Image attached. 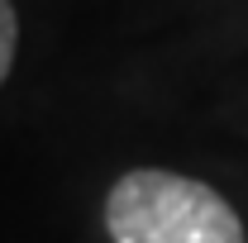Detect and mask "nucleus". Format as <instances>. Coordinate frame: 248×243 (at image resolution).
<instances>
[{
	"mask_svg": "<svg viewBox=\"0 0 248 243\" xmlns=\"http://www.w3.org/2000/svg\"><path fill=\"white\" fill-rule=\"evenodd\" d=\"M15 53H19V15H15L10 0H0V86L15 67Z\"/></svg>",
	"mask_w": 248,
	"mask_h": 243,
	"instance_id": "f03ea898",
	"label": "nucleus"
},
{
	"mask_svg": "<svg viewBox=\"0 0 248 243\" xmlns=\"http://www.w3.org/2000/svg\"><path fill=\"white\" fill-rule=\"evenodd\" d=\"M105 229L115 243H248L244 219L215 186L134 167L105 196Z\"/></svg>",
	"mask_w": 248,
	"mask_h": 243,
	"instance_id": "f257e3e1",
	"label": "nucleus"
}]
</instances>
